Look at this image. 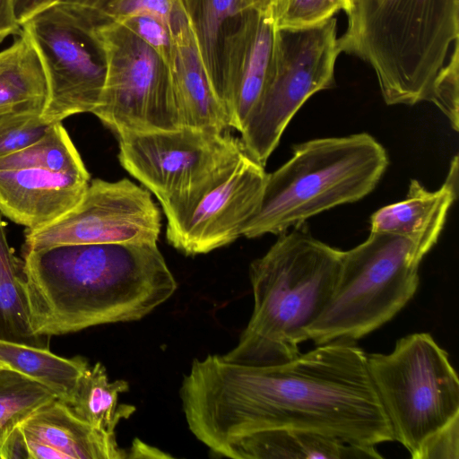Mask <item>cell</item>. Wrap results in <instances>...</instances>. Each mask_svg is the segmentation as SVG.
Returning <instances> with one entry per match:
<instances>
[{"mask_svg":"<svg viewBox=\"0 0 459 459\" xmlns=\"http://www.w3.org/2000/svg\"><path fill=\"white\" fill-rule=\"evenodd\" d=\"M44 385L13 370L0 371V454L9 434L43 404L56 399Z\"/></svg>","mask_w":459,"mask_h":459,"instance_id":"484cf974","label":"cell"},{"mask_svg":"<svg viewBox=\"0 0 459 459\" xmlns=\"http://www.w3.org/2000/svg\"><path fill=\"white\" fill-rule=\"evenodd\" d=\"M115 22L126 26L138 35L169 67L172 61L173 40L170 30L162 22L149 14H135Z\"/></svg>","mask_w":459,"mask_h":459,"instance_id":"4dcf8cb0","label":"cell"},{"mask_svg":"<svg viewBox=\"0 0 459 459\" xmlns=\"http://www.w3.org/2000/svg\"><path fill=\"white\" fill-rule=\"evenodd\" d=\"M199 55L219 99L220 54L224 23L247 11L243 0H181Z\"/></svg>","mask_w":459,"mask_h":459,"instance_id":"cb8c5ba5","label":"cell"},{"mask_svg":"<svg viewBox=\"0 0 459 459\" xmlns=\"http://www.w3.org/2000/svg\"><path fill=\"white\" fill-rule=\"evenodd\" d=\"M100 23L88 8L56 3L22 25L39 57L48 87L42 118L49 125L97 108L105 66L92 37Z\"/></svg>","mask_w":459,"mask_h":459,"instance_id":"8fae6325","label":"cell"},{"mask_svg":"<svg viewBox=\"0 0 459 459\" xmlns=\"http://www.w3.org/2000/svg\"><path fill=\"white\" fill-rule=\"evenodd\" d=\"M277 0H243L247 10H255L264 13H273Z\"/></svg>","mask_w":459,"mask_h":459,"instance_id":"d590c367","label":"cell"},{"mask_svg":"<svg viewBox=\"0 0 459 459\" xmlns=\"http://www.w3.org/2000/svg\"><path fill=\"white\" fill-rule=\"evenodd\" d=\"M173 53L169 67L182 127L226 133L228 113L202 63L184 7L172 25Z\"/></svg>","mask_w":459,"mask_h":459,"instance_id":"e0dca14e","label":"cell"},{"mask_svg":"<svg viewBox=\"0 0 459 459\" xmlns=\"http://www.w3.org/2000/svg\"><path fill=\"white\" fill-rule=\"evenodd\" d=\"M368 373L394 440L416 459L436 432L459 416V380L447 352L428 333L396 341L387 354L367 353Z\"/></svg>","mask_w":459,"mask_h":459,"instance_id":"ba28073f","label":"cell"},{"mask_svg":"<svg viewBox=\"0 0 459 459\" xmlns=\"http://www.w3.org/2000/svg\"><path fill=\"white\" fill-rule=\"evenodd\" d=\"M22 27L17 22L13 0H0V43L11 35H18Z\"/></svg>","mask_w":459,"mask_h":459,"instance_id":"836d02e7","label":"cell"},{"mask_svg":"<svg viewBox=\"0 0 459 459\" xmlns=\"http://www.w3.org/2000/svg\"><path fill=\"white\" fill-rule=\"evenodd\" d=\"M127 452L126 458H163L171 457L154 446H151L140 439H134L132 446Z\"/></svg>","mask_w":459,"mask_h":459,"instance_id":"e575fe53","label":"cell"},{"mask_svg":"<svg viewBox=\"0 0 459 459\" xmlns=\"http://www.w3.org/2000/svg\"><path fill=\"white\" fill-rule=\"evenodd\" d=\"M40 109H22L0 115V158L34 143L49 127Z\"/></svg>","mask_w":459,"mask_h":459,"instance_id":"4316f807","label":"cell"},{"mask_svg":"<svg viewBox=\"0 0 459 459\" xmlns=\"http://www.w3.org/2000/svg\"><path fill=\"white\" fill-rule=\"evenodd\" d=\"M459 46L451 53L447 63L436 77L429 101L434 103L458 131Z\"/></svg>","mask_w":459,"mask_h":459,"instance_id":"f1b7e54d","label":"cell"},{"mask_svg":"<svg viewBox=\"0 0 459 459\" xmlns=\"http://www.w3.org/2000/svg\"><path fill=\"white\" fill-rule=\"evenodd\" d=\"M126 380L110 382L105 367L97 362L80 377L71 401L66 403L74 413L93 428L115 435L118 423L129 418L134 406L119 404V394L128 390Z\"/></svg>","mask_w":459,"mask_h":459,"instance_id":"7402d4cb","label":"cell"},{"mask_svg":"<svg viewBox=\"0 0 459 459\" xmlns=\"http://www.w3.org/2000/svg\"><path fill=\"white\" fill-rule=\"evenodd\" d=\"M388 155L372 135L316 138L293 146L291 157L266 177L248 238L280 235L335 206L357 202L378 184Z\"/></svg>","mask_w":459,"mask_h":459,"instance_id":"5b68a950","label":"cell"},{"mask_svg":"<svg viewBox=\"0 0 459 459\" xmlns=\"http://www.w3.org/2000/svg\"><path fill=\"white\" fill-rule=\"evenodd\" d=\"M459 416L432 435L422 446L416 459L459 458Z\"/></svg>","mask_w":459,"mask_h":459,"instance_id":"1f68e13d","label":"cell"},{"mask_svg":"<svg viewBox=\"0 0 459 459\" xmlns=\"http://www.w3.org/2000/svg\"><path fill=\"white\" fill-rule=\"evenodd\" d=\"M423 257L409 238L382 232L343 251L332 297L307 340L356 342L390 321L415 295Z\"/></svg>","mask_w":459,"mask_h":459,"instance_id":"8992f818","label":"cell"},{"mask_svg":"<svg viewBox=\"0 0 459 459\" xmlns=\"http://www.w3.org/2000/svg\"><path fill=\"white\" fill-rule=\"evenodd\" d=\"M345 13L340 51L373 68L385 102L429 101L459 46V0H353Z\"/></svg>","mask_w":459,"mask_h":459,"instance_id":"277c9868","label":"cell"},{"mask_svg":"<svg viewBox=\"0 0 459 459\" xmlns=\"http://www.w3.org/2000/svg\"><path fill=\"white\" fill-rule=\"evenodd\" d=\"M119 138L122 167L155 195L167 218L166 238L199 202L223 183L247 153L240 139L190 127Z\"/></svg>","mask_w":459,"mask_h":459,"instance_id":"52a82bcc","label":"cell"},{"mask_svg":"<svg viewBox=\"0 0 459 459\" xmlns=\"http://www.w3.org/2000/svg\"><path fill=\"white\" fill-rule=\"evenodd\" d=\"M181 7V0H109L103 16L105 22H109L135 14H149L162 22L172 36L173 21Z\"/></svg>","mask_w":459,"mask_h":459,"instance_id":"f546056e","label":"cell"},{"mask_svg":"<svg viewBox=\"0 0 459 459\" xmlns=\"http://www.w3.org/2000/svg\"><path fill=\"white\" fill-rule=\"evenodd\" d=\"M342 252L303 225L280 234L249 266L253 312L237 345L222 357L247 366L277 365L297 357L307 329L332 297Z\"/></svg>","mask_w":459,"mask_h":459,"instance_id":"3957f363","label":"cell"},{"mask_svg":"<svg viewBox=\"0 0 459 459\" xmlns=\"http://www.w3.org/2000/svg\"><path fill=\"white\" fill-rule=\"evenodd\" d=\"M344 7V0H277L272 15L279 29H297L323 22Z\"/></svg>","mask_w":459,"mask_h":459,"instance_id":"83f0119b","label":"cell"},{"mask_svg":"<svg viewBox=\"0 0 459 459\" xmlns=\"http://www.w3.org/2000/svg\"><path fill=\"white\" fill-rule=\"evenodd\" d=\"M47 95L39 57L22 30L13 43L0 51V115L22 109L43 110Z\"/></svg>","mask_w":459,"mask_h":459,"instance_id":"ffe728a7","label":"cell"},{"mask_svg":"<svg viewBox=\"0 0 459 459\" xmlns=\"http://www.w3.org/2000/svg\"><path fill=\"white\" fill-rule=\"evenodd\" d=\"M28 459H123L127 452L116 435L104 433L76 416L56 398L18 426Z\"/></svg>","mask_w":459,"mask_h":459,"instance_id":"9a60e30c","label":"cell"},{"mask_svg":"<svg viewBox=\"0 0 459 459\" xmlns=\"http://www.w3.org/2000/svg\"><path fill=\"white\" fill-rule=\"evenodd\" d=\"M92 37L105 66L92 114L118 137L182 127L169 69L160 55L115 21L95 24Z\"/></svg>","mask_w":459,"mask_h":459,"instance_id":"9c48e42d","label":"cell"},{"mask_svg":"<svg viewBox=\"0 0 459 459\" xmlns=\"http://www.w3.org/2000/svg\"><path fill=\"white\" fill-rule=\"evenodd\" d=\"M90 178L45 169L0 170V213L26 230L43 228L82 199Z\"/></svg>","mask_w":459,"mask_h":459,"instance_id":"2e32d148","label":"cell"},{"mask_svg":"<svg viewBox=\"0 0 459 459\" xmlns=\"http://www.w3.org/2000/svg\"><path fill=\"white\" fill-rule=\"evenodd\" d=\"M344 2H345V7H344L343 11L346 12L350 8V6L351 5L353 0H344Z\"/></svg>","mask_w":459,"mask_h":459,"instance_id":"8d00e7d4","label":"cell"},{"mask_svg":"<svg viewBox=\"0 0 459 459\" xmlns=\"http://www.w3.org/2000/svg\"><path fill=\"white\" fill-rule=\"evenodd\" d=\"M238 18L221 39L219 96L230 128L240 133L270 79L279 28L270 13L248 10Z\"/></svg>","mask_w":459,"mask_h":459,"instance_id":"4fadbf2b","label":"cell"},{"mask_svg":"<svg viewBox=\"0 0 459 459\" xmlns=\"http://www.w3.org/2000/svg\"><path fill=\"white\" fill-rule=\"evenodd\" d=\"M21 169H45L90 178L61 122L51 124L34 143L0 158V170Z\"/></svg>","mask_w":459,"mask_h":459,"instance_id":"d4e9b609","label":"cell"},{"mask_svg":"<svg viewBox=\"0 0 459 459\" xmlns=\"http://www.w3.org/2000/svg\"><path fill=\"white\" fill-rule=\"evenodd\" d=\"M159 207L149 190L127 178L93 179L80 202L56 221L25 230V250L65 244L157 242Z\"/></svg>","mask_w":459,"mask_h":459,"instance_id":"7c38bea8","label":"cell"},{"mask_svg":"<svg viewBox=\"0 0 459 459\" xmlns=\"http://www.w3.org/2000/svg\"><path fill=\"white\" fill-rule=\"evenodd\" d=\"M179 394L189 430L217 455L238 438L275 429L317 432L359 446L394 441L367 353L354 341L319 344L270 366L208 355L193 361Z\"/></svg>","mask_w":459,"mask_h":459,"instance_id":"6da1fadb","label":"cell"},{"mask_svg":"<svg viewBox=\"0 0 459 459\" xmlns=\"http://www.w3.org/2000/svg\"><path fill=\"white\" fill-rule=\"evenodd\" d=\"M0 340L48 347L30 327L22 264L10 247L0 213Z\"/></svg>","mask_w":459,"mask_h":459,"instance_id":"603a6c76","label":"cell"},{"mask_svg":"<svg viewBox=\"0 0 459 459\" xmlns=\"http://www.w3.org/2000/svg\"><path fill=\"white\" fill-rule=\"evenodd\" d=\"M22 273L30 327L39 337L140 320L178 287L157 242L29 249Z\"/></svg>","mask_w":459,"mask_h":459,"instance_id":"7a4b0ae2","label":"cell"},{"mask_svg":"<svg viewBox=\"0 0 459 459\" xmlns=\"http://www.w3.org/2000/svg\"><path fill=\"white\" fill-rule=\"evenodd\" d=\"M266 177L264 166L246 153L168 242L186 255L207 254L234 242L259 207Z\"/></svg>","mask_w":459,"mask_h":459,"instance_id":"5bb4252c","label":"cell"},{"mask_svg":"<svg viewBox=\"0 0 459 459\" xmlns=\"http://www.w3.org/2000/svg\"><path fill=\"white\" fill-rule=\"evenodd\" d=\"M0 363L44 385L65 403L71 401L80 377L89 367L87 359L80 356L64 358L48 347L4 340H0Z\"/></svg>","mask_w":459,"mask_h":459,"instance_id":"44dd1931","label":"cell"},{"mask_svg":"<svg viewBox=\"0 0 459 459\" xmlns=\"http://www.w3.org/2000/svg\"><path fill=\"white\" fill-rule=\"evenodd\" d=\"M4 367L2 366V364L0 363V371H1L2 369H4Z\"/></svg>","mask_w":459,"mask_h":459,"instance_id":"74e56055","label":"cell"},{"mask_svg":"<svg viewBox=\"0 0 459 459\" xmlns=\"http://www.w3.org/2000/svg\"><path fill=\"white\" fill-rule=\"evenodd\" d=\"M220 455L234 459H366L383 458L373 446H359L317 432L275 429L238 438Z\"/></svg>","mask_w":459,"mask_h":459,"instance_id":"d6986e66","label":"cell"},{"mask_svg":"<svg viewBox=\"0 0 459 459\" xmlns=\"http://www.w3.org/2000/svg\"><path fill=\"white\" fill-rule=\"evenodd\" d=\"M336 26L333 16L308 27L279 29L270 79L239 138L246 152L263 166L303 104L333 86L341 53Z\"/></svg>","mask_w":459,"mask_h":459,"instance_id":"30bf717a","label":"cell"},{"mask_svg":"<svg viewBox=\"0 0 459 459\" xmlns=\"http://www.w3.org/2000/svg\"><path fill=\"white\" fill-rule=\"evenodd\" d=\"M457 190L458 156L455 155L440 188L429 191L417 179H411L405 199L387 204L370 216V232L403 236L425 256L441 234Z\"/></svg>","mask_w":459,"mask_h":459,"instance_id":"ac0fdd59","label":"cell"},{"mask_svg":"<svg viewBox=\"0 0 459 459\" xmlns=\"http://www.w3.org/2000/svg\"><path fill=\"white\" fill-rule=\"evenodd\" d=\"M64 0H13L17 22L22 25L37 13Z\"/></svg>","mask_w":459,"mask_h":459,"instance_id":"d6a6232c","label":"cell"}]
</instances>
